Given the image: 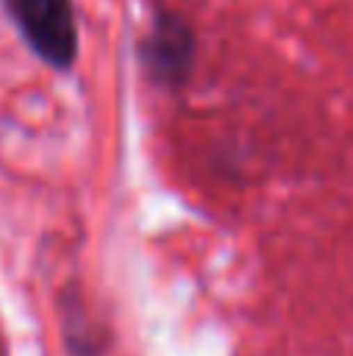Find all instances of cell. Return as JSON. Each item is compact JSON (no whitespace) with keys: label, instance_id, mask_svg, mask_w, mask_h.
<instances>
[{"label":"cell","instance_id":"cell-1","mask_svg":"<svg viewBox=\"0 0 353 356\" xmlns=\"http://www.w3.org/2000/svg\"><path fill=\"white\" fill-rule=\"evenodd\" d=\"M13 22L41 60L69 69L75 60V13L69 0H3Z\"/></svg>","mask_w":353,"mask_h":356},{"label":"cell","instance_id":"cell-2","mask_svg":"<svg viewBox=\"0 0 353 356\" xmlns=\"http://www.w3.org/2000/svg\"><path fill=\"white\" fill-rule=\"evenodd\" d=\"M150 79L179 88L194 66V35L179 16H160L141 47Z\"/></svg>","mask_w":353,"mask_h":356}]
</instances>
